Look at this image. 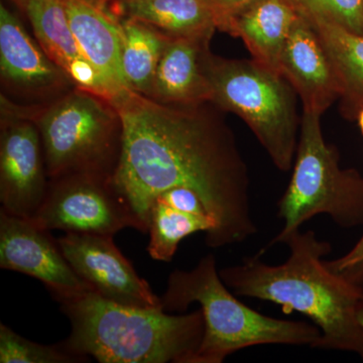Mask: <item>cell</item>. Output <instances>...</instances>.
<instances>
[{
  "mask_svg": "<svg viewBox=\"0 0 363 363\" xmlns=\"http://www.w3.org/2000/svg\"><path fill=\"white\" fill-rule=\"evenodd\" d=\"M121 124L114 187L136 230L147 233L150 205L175 187L192 189L214 219L207 247L243 242L257 233L250 175L233 131L206 104H162L126 88L109 100Z\"/></svg>",
  "mask_w": 363,
  "mask_h": 363,
  "instance_id": "6da1fadb",
  "label": "cell"
},
{
  "mask_svg": "<svg viewBox=\"0 0 363 363\" xmlns=\"http://www.w3.org/2000/svg\"><path fill=\"white\" fill-rule=\"evenodd\" d=\"M284 243L290 257L284 264L269 266L259 255L238 266L219 271L222 281L234 294L281 306L285 314L301 313L321 331L316 348L347 351L363 360V328L357 310L363 286L354 285L325 264L331 245L318 240L316 233H291Z\"/></svg>",
  "mask_w": 363,
  "mask_h": 363,
  "instance_id": "7a4b0ae2",
  "label": "cell"
},
{
  "mask_svg": "<svg viewBox=\"0 0 363 363\" xmlns=\"http://www.w3.org/2000/svg\"><path fill=\"white\" fill-rule=\"evenodd\" d=\"M59 303L71 323L64 347L101 363H194L204 336L201 309L174 315L119 304L93 291Z\"/></svg>",
  "mask_w": 363,
  "mask_h": 363,
  "instance_id": "3957f363",
  "label": "cell"
},
{
  "mask_svg": "<svg viewBox=\"0 0 363 363\" xmlns=\"http://www.w3.org/2000/svg\"><path fill=\"white\" fill-rule=\"evenodd\" d=\"M161 300L168 313L186 312L193 303L201 307L205 332L194 363H222L236 351L257 345L316 348L321 339L316 325L266 316L238 301L222 281L213 255L191 271L172 272Z\"/></svg>",
  "mask_w": 363,
  "mask_h": 363,
  "instance_id": "277c9868",
  "label": "cell"
},
{
  "mask_svg": "<svg viewBox=\"0 0 363 363\" xmlns=\"http://www.w3.org/2000/svg\"><path fill=\"white\" fill-rule=\"evenodd\" d=\"M211 104L245 121L274 166L292 169L300 136L297 93L279 72L255 60L203 56Z\"/></svg>",
  "mask_w": 363,
  "mask_h": 363,
  "instance_id": "5b68a950",
  "label": "cell"
},
{
  "mask_svg": "<svg viewBox=\"0 0 363 363\" xmlns=\"http://www.w3.org/2000/svg\"><path fill=\"white\" fill-rule=\"evenodd\" d=\"M321 116L303 111L292 178L278 203L284 227L260 257L316 215H328L342 228L363 225V176L340 168L337 150L325 142Z\"/></svg>",
  "mask_w": 363,
  "mask_h": 363,
  "instance_id": "8992f818",
  "label": "cell"
},
{
  "mask_svg": "<svg viewBox=\"0 0 363 363\" xmlns=\"http://www.w3.org/2000/svg\"><path fill=\"white\" fill-rule=\"evenodd\" d=\"M49 180L90 175L113 180L121 150V124L105 98L78 88L38 119Z\"/></svg>",
  "mask_w": 363,
  "mask_h": 363,
  "instance_id": "52a82bcc",
  "label": "cell"
},
{
  "mask_svg": "<svg viewBox=\"0 0 363 363\" xmlns=\"http://www.w3.org/2000/svg\"><path fill=\"white\" fill-rule=\"evenodd\" d=\"M45 230L114 236L124 228H138L112 180L71 175L50 180L39 211L30 219Z\"/></svg>",
  "mask_w": 363,
  "mask_h": 363,
  "instance_id": "ba28073f",
  "label": "cell"
},
{
  "mask_svg": "<svg viewBox=\"0 0 363 363\" xmlns=\"http://www.w3.org/2000/svg\"><path fill=\"white\" fill-rule=\"evenodd\" d=\"M9 116H2L0 133L1 210L33 219L50 184L42 138L35 119Z\"/></svg>",
  "mask_w": 363,
  "mask_h": 363,
  "instance_id": "9c48e42d",
  "label": "cell"
},
{
  "mask_svg": "<svg viewBox=\"0 0 363 363\" xmlns=\"http://www.w3.org/2000/svg\"><path fill=\"white\" fill-rule=\"evenodd\" d=\"M0 267L39 279L58 302L92 289L72 269L58 240L30 219L0 210ZM94 292V291H93Z\"/></svg>",
  "mask_w": 363,
  "mask_h": 363,
  "instance_id": "30bf717a",
  "label": "cell"
},
{
  "mask_svg": "<svg viewBox=\"0 0 363 363\" xmlns=\"http://www.w3.org/2000/svg\"><path fill=\"white\" fill-rule=\"evenodd\" d=\"M57 240L72 269L98 295L119 304L162 308L161 297L138 276L113 236L66 233Z\"/></svg>",
  "mask_w": 363,
  "mask_h": 363,
  "instance_id": "8fae6325",
  "label": "cell"
},
{
  "mask_svg": "<svg viewBox=\"0 0 363 363\" xmlns=\"http://www.w3.org/2000/svg\"><path fill=\"white\" fill-rule=\"evenodd\" d=\"M281 74L292 85L303 111L324 113L341 89L330 59L312 26L298 16L281 52Z\"/></svg>",
  "mask_w": 363,
  "mask_h": 363,
  "instance_id": "7c38bea8",
  "label": "cell"
},
{
  "mask_svg": "<svg viewBox=\"0 0 363 363\" xmlns=\"http://www.w3.org/2000/svg\"><path fill=\"white\" fill-rule=\"evenodd\" d=\"M79 48L101 81L107 100L128 87L123 67L121 21L97 0H63Z\"/></svg>",
  "mask_w": 363,
  "mask_h": 363,
  "instance_id": "4fadbf2b",
  "label": "cell"
},
{
  "mask_svg": "<svg viewBox=\"0 0 363 363\" xmlns=\"http://www.w3.org/2000/svg\"><path fill=\"white\" fill-rule=\"evenodd\" d=\"M0 73L4 82L23 94L48 95L73 81L32 39L16 14L0 6Z\"/></svg>",
  "mask_w": 363,
  "mask_h": 363,
  "instance_id": "5bb4252c",
  "label": "cell"
},
{
  "mask_svg": "<svg viewBox=\"0 0 363 363\" xmlns=\"http://www.w3.org/2000/svg\"><path fill=\"white\" fill-rule=\"evenodd\" d=\"M28 16L42 49L74 85L107 100L101 81L79 48L63 0H14Z\"/></svg>",
  "mask_w": 363,
  "mask_h": 363,
  "instance_id": "9a60e30c",
  "label": "cell"
},
{
  "mask_svg": "<svg viewBox=\"0 0 363 363\" xmlns=\"http://www.w3.org/2000/svg\"><path fill=\"white\" fill-rule=\"evenodd\" d=\"M209 42L169 37L149 96L162 104H211V90L203 69Z\"/></svg>",
  "mask_w": 363,
  "mask_h": 363,
  "instance_id": "2e32d148",
  "label": "cell"
},
{
  "mask_svg": "<svg viewBox=\"0 0 363 363\" xmlns=\"http://www.w3.org/2000/svg\"><path fill=\"white\" fill-rule=\"evenodd\" d=\"M297 18L288 0H259L238 14L226 33L240 38L253 60L281 74V52Z\"/></svg>",
  "mask_w": 363,
  "mask_h": 363,
  "instance_id": "e0dca14e",
  "label": "cell"
},
{
  "mask_svg": "<svg viewBox=\"0 0 363 363\" xmlns=\"http://www.w3.org/2000/svg\"><path fill=\"white\" fill-rule=\"evenodd\" d=\"M126 18L143 21L171 38L210 42L218 30L204 0H117Z\"/></svg>",
  "mask_w": 363,
  "mask_h": 363,
  "instance_id": "ac0fdd59",
  "label": "cell"
},
{
  "mask_svg": "<svg viewBox=\"0 0 363 363\" xmlns=\"http://www.w3.org/2000/svg\"><path fill=\"white\" fill-rule=\"evenodd\" d=\"M308 23L330 59L340 86L344 111L357 117L363 107V35L328 21Z\"/></svg>",
  "mask_w": 363,
  "mask_h": 363,
  "instance_id": "d6986e66",
  "label": "cell"
},
{
  "mask_svg": "<svg viewBox=\"0 0 363 363\" xmlns=\"http://www.w3.org/2000/svg\"><path fill=\"white\" fill-rule=\"evenodd\" d=\"M215 227L211 215L183 209L161 193L150 208L147 252L152 259L171 262L184 238L201 231L205 233V240H209Z\"/></svg>",
  "mask_w": 363,
  "mask_h": 363,
  "instance_id": "ffe728a7",
  "label": "cell"
},
{
  "mask_svg": "<svg viewBox=\"0 0 363 363\" xmlns=\"http://www.w3.org/2000/svg\"><path fill=\"white\" fill-rule=\"evenodd\" d=\"M123 33V67L130 89L149 96L168 35L135 18L121 21Z\"/></svg>",
  "mask_w": 363,
  "mask_h": 363,
  "instance_id": "44dd1931",
  "label": "cell"
},
{
  "mask_svg": "<svg viewBox=\"0 0 363 363\" xmlns=\"http://www.w3.org/2000/svg\"><path fill=\"white\" fill-rule=\"evenodd\" d=\"M87 358L74 354L63 344L44 345L18 335L4 323L0 324V362L1 363H76Z\"/></svg>",
  "mask_w": 363,
  "mask_h": 363,
  "instance_id": "7402d4cb",
  "label": "cell"
},
{
  "mask_svg": "<svg viewBox=\"0 0 363 363\" xmlns=\"http://www.w3.org/2000/svg\"><path fill=\"white\" fill-rule=\"evenodd\" d=\"M298 16L308 21L337 23L363 35V0H288Z\"/></svg>",
  "mask_w": 363,
  "mask_h": 363,
  "instance_id": "603a6c76",
  "label": "cell"
},
{
  "mask_svg": "<svg viewBox=\"0 0 363 363\" xmlns=\"http://www.w3.org/2000/svg\"><path fill=\"white\" fill-rule=\"evenodd\" d=\"M325 264L341 278L363 286V234L350 252L338 259L325 260Z\"/></svg>",
  "mask_w": 363,
  "mask_h": 363,
  "instance_id": "cb8c5ba5",
  "label": "cell"
},
{
  "mask_svg": "<svg viewBox=\"0 0 363 363\" xmlns=\"http://www.w3.org/2000/svg\"><path fill=\"white\" fill-rule=\"evenodd\" d=\"M213 11L218 30L226 32L227 26L238 14L259 0H204Z\"/></svg>",
  "mask_w": 363,
  "mask_h": 363,
  "instance_id": "d4e9b609",
  "label": "cell"
},
{
  "mask_svg": "<svg viewBox=\"0 0 363 363\" xmlns=\"http://www.w3.org/2000/svg\"><path fill=\"white\" fill-rule=\"evenodd\" d=\"M355 118L357 119L358 126H359V130L362 131L363 135V107L357 112V117H355Z\"/></svg>",
  "mask_w": 363,
  "mask_h": 363,
  "instance_id": "484cf974",
  "label": "cell"
},
{
  "mask_svg": "<svg viewBox=\"0 0 363 363\" xmlns=\"http://www.w3.org/2000/svg\"><path fill=\"white\" fill-rule=\"evenodd\" d=\"M357 320L363 328V300L362 302L360 303L359 308H358L357 310Z\"/></svg>",
  "mask_w": 363,
  "mask_h": 363,
  "instance_id": "4316f807",
  "label": "cell"
},
{
  "mask_svg": "<svg viewBox=\"0 0 363 363\" xmlns=\"http://www.w3.org/2000/svg\"><path fill=\"white\" fill-rule=\"evenodd\" d=\"M14 1V0H13ZM97 1L101 2V4H106V2L108 1V0H97Z\"/></svg>",
  "mask_w": 363,
  "mask_h": 363,
  "instance_id": "83f0119b",
  "label": "cell"
}]
</instances>
